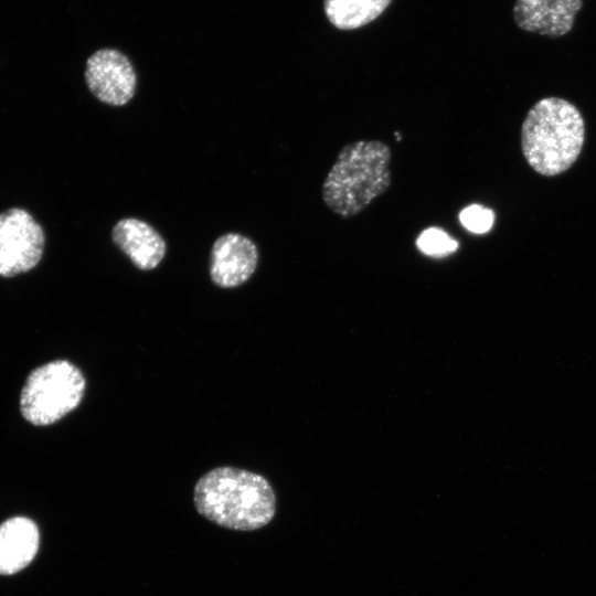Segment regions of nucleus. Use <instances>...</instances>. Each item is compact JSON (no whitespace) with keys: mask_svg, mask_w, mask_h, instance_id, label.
I'll return each mask as SVG.
<instances>
[{"mask_svg":"<svg viewBox=\"0 0 596 596\" xmlns=\"http://www.w3.org/2000/svg\"><path fill=\"white\" fill-rule=\"evenodd\" d=\"M196 511L219 526L254 531L272 521L276 497L262 475L234 467H217L194 487Z\"/></svg>","mask_w":596,"mask_h":596,"instance_id":"1","label":"nucleus"},{"mask_svg":"<svg viewBox=\"0 0 596 596\" xmlns=\"http://www.w3.org/2000/svg\"><path fill=\"white\" fill-rule=\"evenodd\" d=\"M392 151L381 140L344 145L321 187L324 204L341 217L364 211L391 185Z\"/></svg>","mask_w":596,"mask_h":596,"instance_id":"2","label":"nucleus"},{"mask_svg":"<svg viewBox=\"0 0 596 596\" xmlns=\"http://www.w3.org/2000/svg\"><path fill=\"white\" fill-rule=\"evenodd\" d=\"M585 137L578 109L570 102L549 97L538 102L522 126L524 158L536 172L556 175L577 159Z\"/></svg>","mask_w":596,"mask_h":596,"instance_id":"3","label":"nucleus"},{"mask_svg":"<svg viewBox=\"0 0 596 596\" xmlns=\"http://www.w3.org/2000/svg\"><path fill=\"white\" fill-rule=\"evenodd\" d=\"M82 371L66 360H55L33 370L21 392L20 408L33 425H52L75 409L85 392Z\"/></svg>","mask_w":596,"mask_h":596,"instance_id":"4","label":"nucleus"},{"mask_svg":"<svg viewBox=\"0 0 596 596\" xmlns=\"http://www.w3.org/2000/svg\"><path fill=\"white\" fill-rule=\"evenodd\" d=\"M42 226L23 209L0 213V276L12 277L34 268L43 255Z\"/></svg>","mask_w":596,"mask_h":596,"instance_id":"5","label":"nucleus"},{"mask_svg":"<svg viewBox=\"0 0 596 596\" xmlns=\"http://www.w3.org/2000/svg\"><path fill=\"white\" fill-rule=\"evenodd\" d=\"M85 81L91 93L110 106L126 105L135 96L137 87V74L131 62L115 49H102L88 57Z\"/></svg>","mask_w":596,"mask_h":596,"instance_id":"6","label":"nucleus"},{"mask_svg":"<svg viewBox=\"0 0 596 596\" xmlns=\"http://www.w3.org/2000/svg\"><path fill=\"white\" fill-rule=\"evenodd\" d=\"M258 264L256 244L240 233H226L214 242L210 254V276L222 288L243 285Z\"/></svg>","mask_w":596,"mask_h":596,"instance_id":"7","label":"nucleus"},{"mask_svg":"<svg viewBox=\"0 0 596 596\" xmlns=\"http://www.w3.org/2000/svg\"><path fill=\"white\" fill-rule=\"evenodd\" d=\"M582 7L583 0H515L513 19L525 32L560 38L573 29Z\"/></svg>","mask_w":596,"mask_h":596,"instance_id":"8","label":"nucleus"},{"mask_svg":"<svg viewBox=\"0 0 596 596\" xmlns=\"http://www.w3.org/2000/svg\"><path fill=\"white\" fill-rule=\"evenodd\" d=\"M111 238L141 270L155 269L166 255L163 237L150 224L136 217L119 220L111 230Z\"/></svg>","mask_w":596,"mask_h":596,"instance_id":"9","label":"nucleus"},{"mask_svg":"<svg viewBox=\"0 0 596 596\" xmlns=\"http://www.w3.org/2000/svg\"><path fill=\"white\" fill-rule=\"evenodd\" d=\"M39 549V530L23 517L9 519L0 525V574H13L24 568Z\"/></svg>","mask_w":596,"mask_h":596,"instance_id":"10","label":"nucleus"},{"mask_svg":"<svg viewBox=\"0 0 596 596\" xmlns=\"http://www.w3.org/2000/svg\"><path fill=\"white\" fill-rule=\"evenodd\" d=\"M392 0H323L328 20L340 30L361 28L376 19Z\"/></svg>","mask_w":596,"mask_h":596,"instance_id":"11","label":"nucleus"},{"mask_svg":"<svg viewBox=\"0 0 596 596\" xmlns=\"http://www.w3.org/2000/svg\"><path fill=\"white\" fill-rule=\"evenodd\" d=\"M416 244L422 253L432 257H445L453 254L458 247L456 240L437 227L424 230L418 235Z\"/></svg>","mask_w":596,"mask_h":596,"instance_id":"12","label":"nucleus"},{"mask_svg":"<svg viewBox=\"0 0 596 596\" xmlns=\"http://www.w3.org/2000/svg\"><path fill=\"white\" fill-rule=\"evenodd\" d=\"M459 220L468 231L482 234L491 228L494 214L490 209L472 204L460 212Z\"/></svg>","mask_w":596,"mask_h":596,"instance_id":"13","label":"nucleus"}]
</instances>
